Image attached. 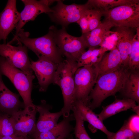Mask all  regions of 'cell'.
<instances>
[{
    "instance_id": "obj_1",
    "label": "cell",
    "mask_w": 139,
    "mask_h": 139,
    "mask_svg": "<svg viewBox=\"0 0 139 139\" xmlns=\"http://www.w3.org/2000/svg\"><path fill=\"white\" fill-rule=\"evenodd\" d=\"M130 73L128 68L121 66L113 72L98 77L89 96L87 106L94 110L107 98L121 91Z\"/></svg>"
},
{
    "instance_id": "obj_2",
    "label": "cell",
    "mask_w": 139,
    "mask_h": 139,
    "mask_svg": "<svg viewBox=\"0 0 139 139\" xmlns=\"http://www.w3.org/2000/svg\"><path fill=\"white\" fill-rule=\"evenodd\" d=\"M77 69L76 62L63 60L57 64L54 76L53 83L59 86L62 91L63 117L69 116L76 100L74 76Z\"/></svg>"
},
{
    "instance_id": "obj_3",
    "label": "cell",
    "mask_w": 139,
    "mask_h": 139,
    "mask_svg": "<svg viewBox=\"0 0 139 139\" xmlns=\"http://www.w3.org/2000/svg\"><path fill=\"white\" fill-rule=\"evenodd\" d=\"M29 33L22 29L19 32L16 41L23 44L33 51L38 57L42 56L58 64L63 60L55 42L54 33L51 26L48 33L42 36L35 38L29 37Z\"/></svg>"
},
{
    "instance_id": "obj_4",
    "label": "cell",
    "mask_w": 139,
    "mask_h": 139,
    "mask_svg": "<svg viewBox=\"0 0 139 139\" xmlns=\"http://www.w3.org/2000/svg\"><path fill=\"white\" fill-rule=\"evenodd\" d=\"M51 27L55 42L62 56H65L67 60L76 63L87 47L83 37L70 34L65 28L58 30L54 26Z\"/></svg>"
},
{
    "instance_id": "obj_5",
    "label": "cell",
    "mask_w": 139,
    "mask_h": 139,
    "mask_svg": "<svg viewBox=\"0 0 139 139\" xmlns=\"http://www.w3.org/2000/svg\"><path fill=\"white\" fill-rule=\"evenodd\" d=\"M0 72L9 79L18 91L23 100L24 108L34 105L31 95L33 79L12 66L5 58L0 56Z\"/></svg>"
},
{
    "instance_id": "obj_6",
    "label": "cell",
    "mask_w": 139,
    "mask_h": 139,
    "mask_svg": "<svg viewBox=\"0 0 139 139\" xmlns=\"http://www.w3.org/2000/svg\"><path fill=\"white\" fill-rule=\"evenodd\" d=\"M102 12L105 20L114 26L136 29L139 27V3L121 5Z\"/></svg>"
},
{
    "instance_id": "obj_7",
    "label": "cell",
    "mask_w": 139,
    "mask_h": 139,
    "mask_svg": "<svg viewBox=\"0 0 139 139\" xmlns=\"http://www.w3.org/2000/svg\"><path fill=\"white\" fill-rule=\"evenodd\" d=\"M17 46H13L8 43L0 44V56L5 58L12 66L18 68L30 77L34 79L28 53L27 48L21 43Z\"/></svg>"
},
{
    "instance_id": "obj_8",
    "label": "cell",
    "mask_w": 139,
    "mask_h": 139,
    "mask_svg": "<svg viewBox=\"0 0 139 139\" xmlns=\"http://www.w3.org/2000/svg\"><path fill=\"white\" fill-rule=\"evenodd\" d=\"M56 5L51 8L52 11L48 14L53 21L65 28L72 23H77L89 6L86 3L84 4H64L58 1Z\"/></svg>"
},
{
    "instance_id": "obj_9",
    "label": "cell",
    "mask_w": 139,
    "mask_h": 139,
    "mask_svg": "<svg viewBox=\"0 0 139 139\" xmlns=\"http://www.w3.org/2000/svg\"><path fill=\"white\" fill-rule=\"evenodd\" d=\"M97 79V73L93 65L81 67L77 69L74 76L76 100L81 101L87 105L89 96Z\"/></svg>"
},
{
    "instance_id": "obj_10",
    "label": "cell",
    "mask_w": 139,
    "mask_h": 139,
    "mask_svg": "<svg viewBox=\"0 0 139 139\" xmlns=\"http://www.w3.org/2000/svg\"><path fill=\"white\" fill-rule=\"evenodd\" d=\"M24 7L20 13L19 21L16 27V33L13 38L8 42L11 44L16 41L20 31L28 22L34 20L39 14L43 13L48 14L52 10L49 6L57 1L41 0H22Z\"/></svg>"
},
{
    "instance_id": "obj_11",
    "label": "cell",
    "mask_w": 139,
    "mask_h": 139,
    "mask_svg": "<svg viewBox=\"0 0 139 139\" xmlns=\"http://www.w3.org/2000/svg\"><path fill=\"white\" fill-rule=\"evenodd\" d=\"M37 112L36 105H34L20 110L11 116L15 135L28 136L33 134Z\"/></svg>"
},
{
    "instance_id": "obj_12",
    "label": "cell",
    "mask_w": 139,
    "mask_h": 139,
    "mask_svg": "<svg viewBox=\"0 0 139 139\" xmlns=\"http://www.w3.org/2000/svg\"><path fill=\"white\" fill-rule=\"evenodd\" d=\"M38 58L37 61L31 62V66L38 79L39 91L45 92L53 83L58 64L44 57Z\"/></svg>"
},
{
    "instance_id": "obj_13",
    "label": "cell",
    "mask_w": 139,
    "mask_h": 139,
    "mask_svg": "<svg viewBox=\"0 0 139 139\" xmlns=\"http://www.w3.org/2000/svg\"><path fill=\"white\" fill-rule=\"evenodd\" d=\"M36 107L39 116L32 134L34 138L39 134L48 131L56 126L59 119L63 115L61 110L56 112H50L52 106L44 100H41L40 104L36 105Z\"/></svg>"
},
{
    "instance_id": "obj_14",
    "label": "cell",
    "mask_w": 139,
    "mask_h": 139,
    "mask_svg": "<svg viewBox=\"0 0 139 139\" xmlns=\"http://www.w3.org/2000/svg\"><path fill=\"white\" fill-rule=\"evenodd\" d=\"M16 1L8 0L5 8L0 13V41L4 42L9 33L16 28L19 21L20 13L16 6Z\"/></svg>"
},
{
    "instance_id": "obj_15",
    "label": "cell",
    "mask_w": 139,
    "mask_h": 139,
    "mask_svg": "<svg viewBox=\"0 0 139 139\" xmlns=\"http://www.w3.org/2000/svg\"><path fill=\"white\" fill-rule=\"evenodd\" d=\"M2 75L0 72V111L11 116L24 106L20 100V95L12 92L5 85Z\"/></svg>"
},
{
    "instance_id": "obj_16",
    "label": "cell",
    "mask_w": 139,
    "mask_h": 139,
    "mask_svg": "<svg viewBox=\"0 0 139 139\" xmlns=\"http://www.w3.org/2000/svg\"><path fill=\"white\" fill-rule=\"evenodd\" d=\"M115 32L116 47L120 54L121 65L129 69V57L135 34L132 28L117 27Z\"/></svg>"
},
{
    "instance_id": "obj_17",
    "label": "cell",
    "mask_w": 139,
    "mask_h": 139,
    "mask_svg": "<svg viewBox=\"0 0 139 139\" xmlns=\"http://www.w3.org/2000/svg\"><path fill=\"white\" fill-rule=\"evenodd\" d=\"M93 65L97 78L103 75L113 72L121 66L120 54L116 45L109 53L105 54L99 62Z\"/></svg>"
},
{
    "instance_id": "obj_18",
    "label": "cell",
    "mask_w": 139,
    "mask_h": 139,
    "mask_svg": "<svg viewBox=\"0 0 139 139\" xmlns=\"http://www.w3.org/2000/svg\"><path fill=\"white\" fill-rule=\"evenodd\" d=\"M114 26L108 20H104L97 28L87 33L82 34L89 48H97L102 47L107 34Z\"/></svg>"
},
{
    "instance_id": "obj_19",
    "label": "cell",
    "mask_w": 139,
    "mask_h": 139,
    "mask_svg": "<svg viewBox=\"0 0 139 139\" xmlns=\"http://www.w3.org/2000/svg\"><path fill=\"white\" fill-rule=\"evenodd\" d=\"M74 106L79 110L84 121L88 122L94 128L101 131L107 135V137H110L114 133L107 129L103 121L99 118L97 115L82 102L76 100Z\"/></svg>"
},
{
    "instance_id": "obj_20",
    "label": "cell",
    "mask_w": 139,
    "mask_h": 139,
    "mask_svg": "<svg viewBox=\"0 0 139 139\" xmlns=\"http://www.w3.org/2000/svg\"><path fill=\"white\" fill-rule=\"evenodd\" d=\"M136 105V102L130 99H116L111 104L103 107L101 112L97 115L103 121L120 112L132 109Z\"/></svg>"
},
{
    "instance_id": "obj_21",
    "label": "cell",
    "mask_w": 139,
    "mask_h": 139,
    "mask_svg": "<svg viewBox=\"0 0 139 139\" xmlns=\"http://www.w3.org/2000/svg\"><path fill=\"white\" fill-rule=\"evenodd\" d=\"M126 98L132 99L139 103V70L131 71L121 91Z\"/></svg>"
},
{
    "instance_id": "obj_22",
    "label": "cell",
    "mask_w": 139,
    "mask_h": 139,
    "mask_svg": "<svg viewBox=\"0 0 139 139\" xmlns=\"http://www.w3.org/2000/svg\"><path fill=\"white\" fill-rule=\"evenodd\" d=\"M73 114L63 119L57 125L50 130L39 134L34 139H57L64 132L73 127L71 122L75 120Z\"/></svg>"
},
{
    "instance_id": "obj_23",
    "label": "cell",
    "mask_w": 139,
    "mask_h": 139,
    "mask_svg": "<svg viewBox=\"0 0 139 139\" xmlns=\"http://www.w3.org/2000/svg\"><path fill=\"white\" fill-rule=\"evenodd\" d=\"M90 8L106 11L125 5L139 3V0H89L87 2Z\"/></svg>"
},
{
    "instance_id": "obj_24",
    "label": "cell",
    "mask_w": 139,
    "mask_h": 139,
    "mask_svg": "<svg viewBox=\"0 0 139 139\" xmlns=\"http://www.w3.org/2000/svg\"><path fill=\"white\" fill-rule=\"evenodd\" d=\"M133 39L129 61V69L131 71L139 70V27Z\"/></svg>"
},
{
    "instance_id": "obj_25",
    "label": "cell",
    "mask_w": 139,
    "mask_h": 139,
    "mask_svg": "<svg viewBox=\"0 0 139 139\" xmlns=\"http://www.w3.org/2000/svg\"><path fill=\"white\" fill-rule=\"evenodd\" d=\"M72 110L75 121L73 131L75 139H91L85 129L84 124V121L79 110L74 106Z\"/></svg>"
},
{
    "instance_id": "obj_26",
    "label": "cell",
    "mask_w": 139,
    "mask_h": 139,
    "mask_svg": "<svg viewBox=\"0 0 139 139\" xmlns=\"http://www.w3.org/2000/svg\"><path fill=\"white\" fill-rule=\"evenodd\" d=\"M15 134L13 123L11 116L0 114V136H7Z\"/></svg>"
},
{
    "instance_id": "obj_27",
    "label": "cell",
    "mask_w": 139,
    "mask_h": 139,
    "mask_svg": "<svg viewBox=\"0 0 139 139\" xmlns=\"http://www.w3.org/2000/svg\"><path fill=\"white\" fill-rule=\"evenodd\" d=\"M139 135L136 134L130 130L124 123L116 132L114 133L107 139H139Z\"/></svg>"
},
{
    "instance_id": "obj_28",
    "label": "cell",
    "mask_w": 139,
    "mask_h": 139,
    "mask_svg": "<svg viewBox=\"0 0 139 139\" xmlns=\"http://www.w3.org/2000/svg\"><path fill=\"white\" fill-rule=\"evenodd\" d=\"M102 16L101 10L94 8L88 9L89 31L96 28L101 24V19Z\"/></svg>"
},
{
    "instance_id": "obj_29",
    "label": "cell",
    "mask_w": 139,
    "mask_h": 139,
    "mask_svg": "<svg viewBox=\"0 0 139 139\" xmlns=\"http://www.w3.org/2000/svg\"><path fill=\"white\" fill-rule=\"evenodd\" d=\"M127 127L135 133L139 135V115L132 116L124 123Z\"/></svg>"
},
{
    "instance_id": "obj_30",
    "label": "cell",
    "mask_w": 139,
    "mask_h": 139,
    "mask_svg": "<svg viewBox=\"0 0 139 139\" xmlns=\"http://www.w3.org/2000/svg\"><path fill=\"white\" fill-rule=\"evenodd\" d=\"M87 9L77 22L81 27L82 34L89 32L88 9Z\"/></svg>"
},
{
    "instance_id": "obj_31",
    "label": "cell",
    "mask_w": 139,
    "mask_h": 139,
    "mask_svg": "<svg viewBox=\"0 0 139 139\" xmlns=\"http://www.w3.org/2000/svg\"><path fill=\"white\" fill-rule=\"evenodd\" d=\"M74 127H73L66 131L58 138L57 139H70L73 135L72 132L73 131Z\"/></svg>"
},
{
    "instance_id": "obj_32",
    "label": "cell",
    "mask_w": 139,
    "mask_h": 139,
    "mask_svg": "<svg viewBox=\"0 0 139 139\" xmlns=\"http://www.w3.org/2000/svg\"><path fill=\"white\" fill-rule=\"evenodd\" d=\"M0 139H30L28 136L14 135L12 136H0Z\"/></svg>"
},
{
    "instance_id": "obj_33",
    "label": "cell",
    "mask_w": 139,
    "mask_h": 139,
    "mask_svg": "<svg viewBox=\"0 0 139 139\" xmlns=\"http://www.w3.org/2000/svg\"><path fill=\"white\" fill-rule=\"evenodd\" d=\"M132 110L136 114L139 115V105H136L132 108Z\"/></svg>"
},
{
    "instance_id": "obj_34",
    "label": "cell",
    "mask_w": 139,
    "mask_h": 139,
    "mask_svg": "<svg viewBox=\"0 0 139 139\" xmlns=\"http://www.w3.org/2000/svg\"><path fill=\"white\" fill-rule=\"evenodd\" d=\"M70 139H74V138H73V135H72V136L71 137V138H70Z\"/></svg>"
},
{
    "instance_id": "obj_35",
    "label": "cell",
    "mask_w": 139,
    "mask_h": 139,
    "mask_svg": "<svg viewBox=\"0 0 139 139\" xmlns=\"http://www.w3.org/2000/svg\"><path fill=\"white\" fill-rule=\"evenodd\" d=\"M0 113H1V112H0Z\"/></svg>"
}]
</instances>
